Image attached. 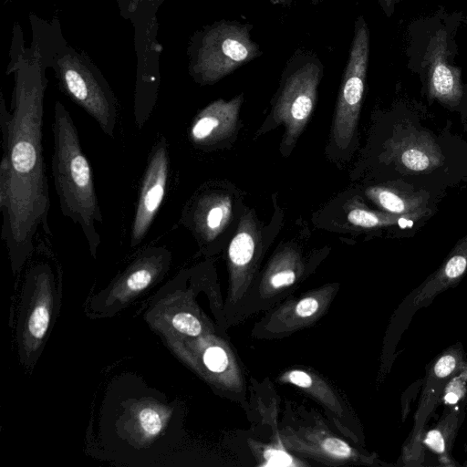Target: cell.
<instances>
[{
    "label": "cell",
    "instance_id": "13",
    "mask_svg": "<svg viewBox=\"0 0 467 467\" xmlns=\"http://www.w3.org/2000/svg\"><path fill=\"white\" fill-rule=\"evenodd\" d=\"M243 101L241 94L228 101L217 99L202 109L189 129L192 143L207 147L229 137L236 129Z\"/></svg>",
    "mask_w": 467,
    "mask_h": 467
},
{
    "label": "cell",
    "instance_id": "9",
    "mask_svg": "<svg viewBox=\"0 0 467 467\" xmlns=\"http://www.w3.org/2000/svg\"><path fill=\"white\" fill-rule=\"evenodd\" d=\"M339 285L330 284L271 307L252 334L259 338H280L308 327L325 315Z\"/></svg>",
    "mask_w": 467,
    "mask_h": 467
},
{
    "label": "cell",
    "instance_id": "14",
    "mask_svg": "<svg viewBox=\"0 0 467 467\" xmlns=\"http://www.w3.org/2000/svg\"><path fill=\"white\" fill-rule=\"evenodd\" d=\"M232 217V201L223 193H205L198 197L189 211L183 213L182 223L188 225L198 241L213 242Z\"/></svg>",
    "mask_w": 467,
    "mask_h": 467
},
{
    "label": "cell",
    "instance_id": "17",
    "mask_svg": "<svg viewBox=\"0 0 467 467\" xmlns=\"http://www.w3.org/2000/svg\"><path fill=\"white\" fill-rule=\"evenodd\" d=\"M367 195L388 213L402 216L416 217L418 215L416 210L420 206L418 199L409 198L388 188H369Z\"/></svg>",
    "mask_w": 467,
    "mask_h": 467
},
{
    "label": "cell",
    "instance_id": "28",
    "mask_svg": "<svg viewBox=\"0 0 467 467\" xmlns=\"http://www.w3.org/2000/svg\"><path fill=\"white\" fill-rule=\"evenodd\" d=\"M458 399H459L458 396L453 392H450L445 396L446 402H448L450 404L456 403L458 401Z\"/></svg>",
    "mask_w": 467,
    "mask_h": 467
},
{
    "label": "cell",
    "instance_id": "1",
    "mask_svg": "<svg viewBox=\"0 0 467 467\" xmlns=\"http://www.w3.org/2000/svg\"><path fill=\"white\" fill-rule=\"evenodd\" d=\"M47 80L36 62L16 67L11 112L1 99L0 119L8 127L3 154L8 157L11 184L3 215L1 237L13 268L32 253L33 239L41 226L50 235L48 183L43 151L44 97Z\"/></svg>",
    "mask_w": 467,
    "mask_h": 467
},
{
    "label": "cell",
    "instance_id": "6",
    "mask_svg": "<svg viewBox=\"0 0 467 467\" xmlns=\"http://www.w3.org/2000/svg\"><path fill=\"white\" fill-rule=\"evenodd\" d=\"M369 56V32L362 16L354 26V36L338 92L332 126L336 145L346 149L354 137L361 103Z\"/></svg>",
    "mask_w": 467,
    "mask_h": 467
},
{
    "label": "cell",
    "instance_id": "18",
    "mask_svg": "<svg viewBox=\"0 0 467 467\" xmlns=\"http://www.w3.org/2000/svg\"><path fill=\"white\" fill-rule=\"evenodd\" d=\"M400 219H402V215L390 213H379L359 207L352 208L348 213L349 223L363 228L395 224Z\"/></svg>",
    "mask_w": 467,
    "mask_h": 467
},
{
    "label": "cell",
    "instance_id": "21",
    "mask_svg": "<svg viewBox=\"0 0 467 467\" xmlns=\"http://www.w3.org/2000/svg\"><path fill=\"white\" fill-rule=\"evenodd\" d=\"M171 325L180 333L193 337L201 336L203 332L201 320L190 312L175 314L171 318Z\"/></svg>",
    "mask_w": 467,
    "mask_h": 467
},
{
    "label": "cell",
    "instance_id": "4",
    "mask_svg": "<svg viewBox=\"0 0 467 467\" xmlns=\"http://www.w3.org/2000/svg\"><path fill=\"white\" fill-rule=\"evenodd\" d=\"M54 68L63 92L92 117L107 136L114 138L117 100L100 71L71 49L58 55Z\"/></svg>",
    "mask_w": 467,
    "mask_h": 467
},
{
    "label": "cell",
    "instance_id": "8",
    "mask_svg": "<svg viewBox=\"0 0 467 467\" xmlns=\"http://www.w3.org/2000/svg\"><path fill=\"white\" fill-rule=\"evenodd\" d=\"M262 255L261 233L254 211L244 214L228 247L229 289L224 315L233 319L254 283Z\"/></svg>",
    "mask_w": 467,
    "mask_h": 467
},
{
    "label": "cell",
    "instance_id": "3",
    "mask_svg": "<svg viewBox=\"0 0 467 467\" xmlns=\"http://www.w3.org/2000/svg\"><path fill=\"white\" fill-rule=\"evenodd\" d=\"M260 54L249 28L219 21L207 27L194 46L190 71L196 82L213 84Z\"/></svg>",
    "mask_w": 467,
    "mask_h": 467
},
{
    "label": "cell",
    "instance_id": "26",
    "mask_svg": "<svg viewBox=\"0 0 467 467\" xmlns=\"http://www.w3.org/2000/svg\"><path fill=\"white\" fill-rule=\"evenodd\" d=\"M143 2L160 4L162 2V0H123L124 5H126V6L129 8L130 12L135 11V9Z\"/></svg>",
    "mask_w": 467,
    "mask_h": 467
},
{
    "label": "cell",
    "instance_id": "20",
    "mask_svg": "<svg viewBox=\"0 0 467 467\" xmlns=\"http://www.w3.org/2000/svg\"><path fill=\"white\" fill-rule=\"evenodd\" d=\"M137 420L140 431L146 437L157 436L163 426L161 415L151 407L142 408L137 415Z\"/></svg>",
    "mask_w": 467,
    "mask_h": 467
},
{
    "label": "cell",
    "instance_id": "2",
    "mask_svg": "<svg viewBox=\"0 0 467 467\" xmlns=\"http://www.w3.org/2000/svg\"><path fill=\"white\" fill-rule=\"evenodd\" d=\"M52 132V176L60 210L65 217L78 224L91 255L96 257L101 242L96 223H102L103 216L93 173L74 120L58 100L54 106Z\"/></svg>",
    "mask_w": 467,
    "mask_h": 467
},
{
    "label": "cell",
    "instance_id": "16",
    "mask_svg": "<svg viewBox=\"0 0 467 467\" xmlns=\"http://www.w3.org/2000/svg\"><path fill=\"white\" fill-rule=\"evenodd\" d=\"M399 149V160L410 171H423L440 163L438 150L423 136L405 139Z\"/></svg>",
    "mask_w": 467,
    "mask_h": 467
},
{
    "label": "cell",
    "instance_id": "5",
    "mask_svg": "<svg viewBox=\"0 0 467 467\" xmlns=\"http://www.w3.org/2000/svg\"><path fill=\"white\" fill-rule=\"evenodd\" d=\"M292 59L272 111L274 126L285 125L287 148L295 144L314 110L323 74L322 64L314 56Z\"/></svg>",
    "mask_w": 467,
    "mask_h": 467
},
{
    "label": "cell",
    "instance_id": "27",
    "mask_svg": "<svg viewBox=\"0 0 467 467\" xmlns=\"http://www.w3.org/2000/svg\"><path fill=\"white\" fill-rule=\"evenodd\" d=\"M379 2L386 14H391L395 0H379Z\"/></svg>",
    "mask_w": 467,
    "mask_h": 467
},
{
    "label": "cell",
    "instance_id": "7",
    "mask_svg": "<svg viewBox=\"0 0 467 467\" xmlns=\"http://www.w3.org/2000/svg\"><path fill=\"white\" fill-rule=\"evenodd\" d=\"M284 447L327 465L362 462V456L348 441L337 436L314 415L286 412L280 429Z\"/></svg>",
    "mask_w": 467,
    "mask_h": 467
},
{
    "label": "cell",
    "instance_id": "15",
    "mask_svg": "<svg viewBox=\"0 0 467 467\" xmlns=\"http://www.w3.org/2000/svg\"><path fill=\"white\" fill-rule=\"evenodd\" d=\"M440 39L441 37L438 38L431 56L430 94L444 103L455 105L462 95L460 72L447 63L442 51L443 43Z\"/></svg>",
    "mask_w": 467,
    "mask_h": 467
},
{
    "label": "cell",
    "instance_id": "24",
    "mask_svg": "<svg viewBox=\"0 0 467 467\" xmlns=\"http://www.w3.org/2000/svg\"><path fill=\"white\" fill-rule=\"evenodd\" d=\"M456 365L455 358L451 356H445L439 359L434 367L435 375L439 378L448 376L454 369Z\"/></svg>",
    "mask_w": 467,
    "mask_h": 467
},
{
    "label": "cell",
    "instance_id": "10",
    "mask_svg": "<svg viewBox=\"0 0 467 467\" xmlns=\"http://www.w3.org/2000/svg\"><path fill=\"white\" fill-rule=\"evenodd\" d=\"M305 271L303 258L293 247L276 253L259 281L251 287L232 324L279 303L303 279Z\"/></svg>",
    "mask_w": 467,
    "mask_h": 467
},
{
    "label": "cell",
    "instance_id": "12",
    "mask_svg": "<svg viewBox=\"0 0 467 467\" xmlns=\"http://www.w3.org/2000/svg\"><path fill=\"white\" fill-rule=\"evenodd\" d=\"M279 380L305 391L326 410L333 423L345 436L349 439L356 437L350 408L338 391L317 373L294 368L282 373Z\"/></svg>",
    "mask_w": 467,
    "mask_h": 467
},
{
    "label": "cell",
    "instance_id": "23",
    "mask_svg": "<svg viewBox=\"0 0 467 467\" xmlns=\"http://www.w3.org/2000/svg\"><path fill=\"white\" fill-rule=\"evenodd\" d=\"M467 258L462 254H454L445 266V274L449 278L460 276L465 270Z\"/></svg>",
    "mask_w": 467,
    "mask_h": 467
},
{
    "label": "cell",
    "instance_id": "25",
    "mask_svg": "<svg viewBox=\"0 0 467 467\" xmlns=\"http://www.w3.org/2000/svg\"><path fill=\"white\" fill-rule=\"evenodd\" d=\"M425 442L430 448L439 453L444 451V441L439 431H429Z\"/></svg>",
    "mask_w": 467,
    "mask_h": 467
},
{
    "label": "cell",
    "instance_id": "19",
    "mask_svg": "<svg viewBox=\"0 0 467 467\" xmlns=\"http://www.w3.org/2000/svg\"><path fill=\"white\" fill-rule=\"evenodd\" d=\"M50 324V310L48 306L46 303H40L35 306L32 310L28 324L27 329L30 336L36 339H42Z\"/></svg>",
    "mask_w": 467,
    "mask_h": 467
},
{
    "label": "cell",
    "instance_id": "11",
    "mask_svg": "<svg viewBox=\"0 0 467 467\" xmlns=\"http://www.w3.org/2000/svg\"><path fill=\"white\" fill-rule=\"evenodd\" d=\"M170 175L169 144L161 135L150 152L130 228V246L139 245L149 232L164 199Z\"/></svg>",
    "mask_w": 467,
    "mask_h": 467
},
{
    "label": "cell",
    "instance_id": "29",
    "mask_svg": "<svg viewBox=\"0 0 467 467\" xmlns=\"http://www.w3.org/2000/svg\"><path fill=\"white\" fill-rule=\"evenodd\" d=\"M308 1L313 2V3H319V2H321L323 0H308Z\"/></svg>",
    "mask_w": 467,
    "mask_h": 467
},
{
    "label": "cell",
    "instance_id": "22",
    "mask_svg": "<svg viewBox=\"0 0 467 467\" xmlns=\"http://www.w3.org/2000/svg\"><path fill=\"white\" fill-rule=\"evenodd\" d=\"M264 462L262 465H297L293 457L281 447L266 446L262 451Z\"/></svg>",
    "mask_w": 467,
    "mask_h": 467
}]
</instances>
